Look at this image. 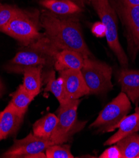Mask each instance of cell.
I'll return each mask as SVG.
<instances>
[{"label": "cell", "mask_w": 139, "mask_h": 158, "mask_svg": "<svg viewBox=\"0 0 139 158\" xmlns=\"http://www.w3.org/2000/svg\"><path fill=\"white\" fill-rule=\"evenodd\" d=\"M55 58L42 50L35 43L27 46V49L18 52L9 64L6 69L10 73H23L27 67L37 66H52Z\"/></svg>", "instance_id": "cell-7"}, {"label": "cell", "mask_w": 139, "mask_h": 158, "mask_svg": "<svg viewBox=\"0 0 139 158\" xmlns=\"http://www.w3.org/2000/svg\"><path fill=\"white\" fill-rule=\"evenodd\" d=\"M1 31L16 39L24 46L31 45L44 35L39 31V22L37 15L21 9Z\"/></svg>", "instance_id": "cell-4"}, {"label": "cell", "mask_w": 139, "mask_h": 158, "mask_svg": "<svg viewBox=\"0 0 139 158\" xmlns=\"http://www.w3.org/2000/svg\"><path fill=\"white\" fill-rule=\"evenodd\" d=\"M117 128H118V131L105 142L104 146L115 144L123 137L139 131V107L136 106L134 114L123 118Z\"/></svg>", "instance_id": "cell-13"}, {"label": "cell", "mask_w": 139, "mask_h": 158, "mask_svg": "<svg viewBox=\"0 0 139 158\" xmlns=\"http://www.w3.org/2000/svg\"><path fill=\"white\" fill-rule=\"evenodd\" d=\"M91 31L92 33L97 37H103L106 35V28L102 22L94 24Z\"/></svg>", "instance_id": "cell-24"}, {"label": "cell", "mask_w": 139, "mask_h": 158, "mask_svg": "<svg viewBox=\"0 0 139 158\" xmlns=\"http://www.w3.org/2000/svg\"><path fill=\"white\" fill-rule=\"evenodd\" d=\"M120 15L124 25L129 52L135 57L139 49V5L136 6H122Z\"/></svg>", "instance_id": "cell-9"}, {"label": "cell", "mask_w": 139, "mask_h": 158, "mask_svg": "<svg viewBox=\"0 0 139 158\" xmlns=\"http://www.w3.org/2000/svg\"><path fill=\"white\" fill-rule=\"evenodd\" d=\"M89 1L106 28L105 37L110 48L117 56L121 66L126 68L129 64V60L118 40L117 16L109 0Z\"/></svg>", "instance_id": "cell-3"}, {"label": "cell", "mask_w": 139, "mask_h": 158, "mask_svg": "<svg viewBox=\"0 0 139 158\" xmlns=\"http://www.w3.org/2000/svg\"><path fill=\"white\" fill-rule=\"evenodd\" d=\"M53 145L50 140L40 138L29 133L26 137L14 140L11 147L1 157L6 158H28L29 156L43 152L48 147Z\"/></svg>", "instance_id": "cell-8"}, {"label": "cell", "mask_w": 139, "mask_h": 158, "mask_svg": "<svg viewBox=\"0 0 139 158\" xmlns=\"http://www.w3.org/2000/svg\"><path fill=\"white\" fill-rule=\"evenodd\" d=\"M35 98V96L28 91L23 85H21L17 91L12 94V99L10 102L20 113L25 115L28 106Z\"/></svg>", "instance_id": "cell-20"}, {"label": "cell", "mask_w": 139, "mask_h": 158, "mask_svg": "<svg viewBox=\"0 0 139 158\" xmlns=\"http://www.w3.org/2000/svg\"><path fill=\"white\" fill-rule=\"evenodd\" d=\"M45 154L47 158H73L68 145L53 144L45 150Z\"/></svg>", "instance_id": "cell-21"}, {"label": "cell", "mask_w": 139, "mask_h": 158, "mask_svg": "<svg viewBox=\"0 0 139 158\" xmlns=\"http://www.w3.org/2000/svg\"><path fill=\"white\" fill-rule=\"evenodd\" d=\"M122 6H131L139 5V0H121Z\"/></svg>", "instance_id": "cell-25"}, {"label": "cell", "mask_w": 139, "mask_h": 158, "mask_svg": "<svg viewBox=\"0 0 139 158\" xmlns=\"http://www.w3.org/2000/svg\"><path fill=\"white\" fill-rule=\"evenodd\" d=\"M25 115L10 102L3 112H1V137L3 140L16 133L20 129Z\"/></svg>", "instance_id": "cell-11"}, {"label": "cell", "mask_w": 139, "mask_h": 158, "mask_svg": "<svg viewBox=\"0 0 139 158\" xmlns=\"http://www.w3.org/2000/svg\"><path fill=\"white\" fill-rule=\"evenodd\" d=\"M81 72L90 94L104 93L112 89V69L106 63L90 57L85 58Z\"/></svg>", "instance_id": "cell-5"}, {"label": "cell", "mask_w": 139, "mask_h": 158, "mask_svg": "<svg viewBox=\"0 0 139 158\" xmlns=\"http://www.w3.org/2000/svg\"><path fill=\"white\" fill-rule=\"evenodd\" d=\"M0 97H1V96H0Z\"/></svg>", "instance_id": "cell-28"}, {"label": "cell", "mask_w": 139, "mask_h": 158, "mask_svg": "<svg viewBox=\"0 0 139 158\" xmlns=\"http://www.w3.org/2000/svg\"><path fill=\"white\" fill-rule=\"evenodd\" d=\"M58 118L53 114H48L37 120L33 125V133L35 135L50 140L58 123Z\"/></svg>", "instance_id": "cell-17"}, {"label": "cell", "mask_w": 139, "mask_h": 158, "mask_svg": "<svg viewBox=\"0 0 139 158\" xmlns=\"http://www.w3.org/2000/svg\"><path fill=\"white\" fill-rule=\"evenodd\" d=\"M4 91H5V86L2 83V80H0V96H2V94L4 92Z\"/></svg>", "instance_id": "cell-26"}, {"label": "cell", "mask_w": 139, "mask_h": 158, "mask_svg": "<svg viewBox=\"0 0 139 158\" xmlns=\"http://www.w3.org/2000/svg\"><path fill=\"white\" fill-rule=\"evenodd\" d=\"M43 80L46 83V86L44 90L46 91H50L58 100L60 105L64 104L71 100H68L65 93L62 80L60 77L58 80L55 77V72L51 69L46 72L43 75Z\"/></svg>", "instance_id": "cell-18"}, {"label": "cell", "mask_w": 139, "mask_h": 158, "mask_svg": "<svg viewBox=\"0 0 139 158\" xmlns=\"http://www.w3.org/2000/svg\"><path fill=\"white\" fill-rule=\"evenodd\" d=\"M84 57L78 52L71 50H61L56 56L54 66L58 71L66 69L81 70L83 66Z\"/></svg>", "instance_id": "cell-14"}, {"label": "cell", "mask_w": 139, "mask_h": 158, "mask_svg": "<svg viewBox=\"0 0 139 158\" xmlns=\"http://www.w3.org/2000/svg\"><path fill=\"white\" fill-rule=\"evenodd\" d=\"M122 92L125 93L129 100L137 106L139 102V70L123 69L118 76Z\"/></svg>", "instance_id": "cell-12"}, {"label": "cell", "mask_w": 139, "mask_h": 158, "mask_svg": "<svg viewBox=\"0 0 139 158\" xmlns=\"http://www.w3.org/2000/svg\"><path fill=\"white\" fill-rule=\"evenodd\" d=\"M43 68V66L27 67L23 71L24 74L23 85L28 91L35 97L40 93Z\"/></svg>", "instance_id": "cell-16"}, {"label": "cell", "mask_w": 139, "mask_h": 158, "mask_svg": "<svg viewBox=\"0 0 139 158\" xmlns=\"http://www.w3.org/2000/svg\"><path fill=\"white\" fill-rule=\"evenodd\" d=\"M79 99L71 100L60 105L58 111V123L52 133L50 140L53 144H63L76 132L82 130L87 122L77 119V109Z\"/></svg>", "instance_id": "cell-2"}, {"label": "cell", "mask_w": 139, "mask_h": 158, "mask_svg": "<svg viewBox=\"0 0 139 158\" xmlns=\"http://www.w3.org/2000/svg\"><path fill=\"white\" fill-rule=\"evenodd\" d=\"M60 77L62 80L65 95L68 100L79 99L90 94L81 70L66 69L60 71Z\"/></svg>", "instance_id": "cell-10"}, {"label": "cell", "mask_w": 139, "mask_h": 158, "mask_svg": "<svg viewBox=\"0 0 139 158\" xmlns=\"http://www.w3.org/2000/svg\"><path fill=\"white\" fill-rule=\"evenodd\" d=\"M40 4L56 15H72L82 11L80 6L71 0H41Z\"/></svg>", "instance_id": "cell-15"}, {"label": "cell", "mask_w": 139, "mask_h": 158, "mask_svg": "<svg viewBox=\"0 0 139 158\" xmlns=\"http://www.w3.org/2000/svg\"><path fill=\"white\" fill-rule=\"evenodd\" d=\"M19 8L6 4H0V31L17 14Z\"/></svg>", "instance_id": "cell-22"}, {"label": "cell", "mask_w": 139, "mask_h": 158, "mask_svg": "<svg viewBox=\"0 0 139 158\" xmlns=\"http://www.w3.org/2000/svg\"><path fill=\"white\" fill-rule=\"evenodd\" d=\"M40 23L44 29V36L60 51L78 52L85 58L91 52L83 39L80 26L74 18H60L52 12L43 11Z\"/></svg>", "instance_id": "cell-1"}, {"label": "cell", "mask_w": 139, "mask_h": 158, "mask_svg": "<svg viewBox=\"0 0 139 158\" xmlns=\"http://www.w3.org/2000/svg\"><path fill=\"white\" fill-rule=\"evenodd\" d=\"M100 158H122V153L118 148L115 145L106 149L100 156Z\"/></svg>", "instance_id": "cell-23"}, {"label": "cell", "mask_w": 139, "mask_h": 158, "mask_svg": "<svg viewBox=\"0 0 139 158\" xmlns=\"http://www.w3.org/2000/svg\"><path fill=\"white\" fill-rule=\"evenodd\" d=\"M130 110L131 103L129 97L125 93L121 92L102 110L90 127L97 128L103 132H112Z\"/></svg>", "instance_id": "cell-6"}, {"label": "cell", "mask_w": 139, "mask_h": 158, "mask_svg": "<svg viewBox=\"0 0 139 158\" xmlns=\"http://www.w3.org/2000/svg\"><path fill=\"white\" fill-rule=\"evenodd\" d=\"M116 146L122 158H137L139 156V134L133 133L118 140Z\"/></svg>", "instance_id": "cell-19"}, {"label": "cell", "mask_w": 139, "mask_h": 158, "mask_svg": "<svg viewBox=\"0 0 139 158\" xmlns=\"http://www.w3.org/2000/svg\"><path fill=\"white\" fill-rule=\"evenodd\" d=\"M0 137H1V112H0Z\"/></svg>", "instance_id": "cell-27"}]
</instances>
